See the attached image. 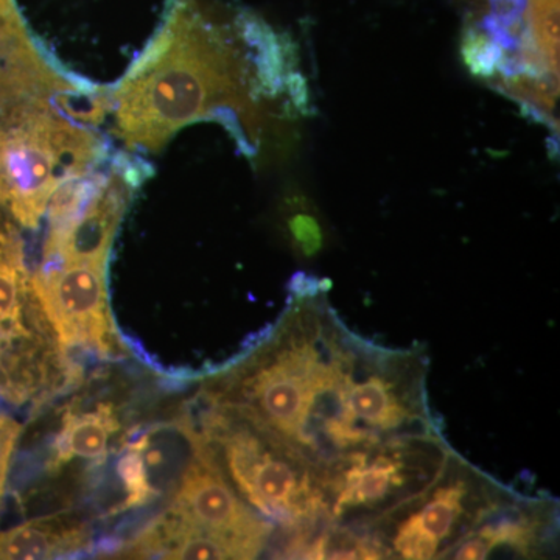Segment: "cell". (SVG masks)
Listing matches in <instances>:
<instances>
[{
    "label": "cell",
    "mask_w": 560,
    "mask_h": 560,
    "mask_svg": "<svg viewBox=\"0 0 560 560\" xmlns=\"http://www.w3.org/2000/svg\"><path fill=\"white\" fill-rule=\"evenodd\" d=\"M238 40V20L231 27L201 0H167L153 38L109 95L117 138L156 153L180 128L212 117L254 154L260 86Z\"/></svg>",
    "instance_id": "1"
},
{
    "label": "cell",
    "mask_w": 560,
    "mask_h": 560,
    "mask_svg": "<svg viewBox=\"0 0 560 560\" xmlns=\"http://www.w3.org/2000/svg\"><path fill=\"white\" fill-rule=\"evenodd\" d=\"M81 92L0 106V209L25 230H38L62 184L106 162L101 136L69 116Z\"/></svg>",
    "instance_id": "2"
},
{
    "label": "cell",
    "mask_w": 560,
    "mask_h": 560,
    "mask_svg": "<svg viewBox=\"0 0 560 560\" xmlns=\"http://www.w3.org/2000/svg\"><path fill=\"white\" fill-rule=\"evenodd\" d=\"M195 431L213 456H221L223 475L230 477L238 495L265 517L291 526L315 514L318 499L302 460L270 434L212 405L205 412L201 430Z\"/></svg>",
    "instance_id": "3"
},
{
    "label": "cell",
    "mask_w": 560,
    "mask_h": 560,
    "mask_svg": "<svg viewBox=\"0 0 560 560\" xmlns=\"http://www.w3.org/2000/svg\"><path fill=\"white\" fill-rule=\"evenodd\" d=\"M33 289L62 357L83 377L84 361H119L128 348L110 312L108 259L40 261Z\"/></svg>",
    "instance_id": "4"
},
{
    "label": "cell",
    "mask_w": 560,
    "mask_h": 560,
    "mask_svg": "<svg viewBox=\"0 0 560 560\" xmlns=\"http://www.w3.org/2000/svg\"><path fill=\"white\" fill-rule=\"evenodd\" d=\"M171 492L164 514L173 521L223 541L235 559L256 558L264 550L270 536V523L257 517L248 504L243 503L195 429L189 463Z\"/></svg>",
    "instance_id": "5"
},
{
    "label": "cell",
    "mask_w": 560,
    "mask_h": 560,
    "mask_svg": "<svg viewBox=\"0 0 560 560\" xmlns=\"http://www.w3.org/2000/svg\"><path fill=\"white\" fill-rule=\"evenodd\" d=\"M120 430L116 405L110 401L66 411L47 467L55 474L77 459L88 460L91 467L103 466L110 453L116 452Z\"/></svg>",
    "instance_id": "6"
},
{
    "label": "cell",
    "mask_w": 560,
    "mask_h": 560,
    "mask_svg": "<svg viewBox=\"0 0 560 560\" xmlns=\"http://www.w3.org/2000/svg\"><path fill=\"white\" fill-rule=\"evenodd\" d=\"M86 523L66 515L32 518L0 533V560L65 558L91 551Z\"/></svg>",
    "instance_id": "7"
},
{
    "label": "cell",
    "mask_w": 560,
    "mask_h": 560,
    "mask_svg": "<svg viewBox=\"0 0 560 560\" xmlns=\"http://www.w3.org/2000/svg\"><path fill=\"white\" fill-rule=\"evenodd\" d=\"M463 485L445 486L410 515L394 537V550L405 559H430L440 551L441 541L453 536L463 515Z\"/></svg>",
    "instance_id": "8"
},
{
    "label": "cell",
    "mask_w": 560,
    "mask_h": 560,
    "mask_svg": "<svg viewBox=\"0 0 560 560\" xmlns=\"http://www.w3.org/2000/svg\"><path fill=\"white\" fill-rule=\"evenodd\" d=\"M20 234L14 220L0 209V248ZM47 363L18 348L0 329V397L18 396L31 389L43 377Z\"/></svg>",
    "instance_id": "9"
},
{
    "label": "cell",
    "mask_w": 560,
    "mask_h": 560,
    "mask_svg": "<svg viewBox=\"0 0 560 560\" xmlns=\"http://www.w3.org/2000/svg\"><path fill=\"white\" fill-rule=\"evenodd\" d=\"M463 55L475 75L492 79L500 72L504 54L495 40L489 38L480 28H469L464 36Z\"/></svg>",
    "instance_id": "10"
},
{
    "label": "cell",
    "mask_w": 560,
    "mask_h": 560,
    "mask_svg": "<svg viewBox=\"0 0 560 560\" xmlns=\"http://www.w3.org/2000/svg\"><path fill=\"white\" fill-rule=\"evenodd\" d=\"M289 230L294 245L301 249L304 256H315L323 248L324 234L318 217L305 209L304 206L291 213Z\"/></svg>",
    "instance_id": "11"
},
{
    "label": "cell",
    "mask_w": 560,
    "mask_h": 560,
    "mask_svg": "<svg viewBox=\"0 0 560 560\" xmlns=\"http://www.w3.org/2000/svg\"><path fill=\"white\" fill-rule=\"evenodd\" d=\"M22 433V425L7 412L0 411V504L5 493L7 478L13 459L14 448Z\"/></svg>",
    "instance_id": "12"
},
{
    "label": "cell",
    "mask_w": 560,
    "mask_h": 560,
    "mask_svg": "<svg viewBox=\"0 0 560 560\" xmlns=\"http://www.w3.org/2000/svg\"><path fill=\"white\" fill-rule=\"evenodd\" d=\"M489 547L485 540L477 539L466 541L460 545L458 551H456V559H486L489 555Z\"/></svg>",
    "instance_id": "13"
}]
</instances>
